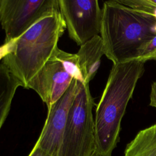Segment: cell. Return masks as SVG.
I'll list each match as a JSON object with an SVG mask.
<instances>
[{
	"instance_id": "obj_11",
	"label": "cell",
	"mask_w": 156,
	"mask_h": 156,
	"mask_svg": "<svg viewBox=\"0 0 156 156\" xmlns=\"http://www.w3.org/2000/svg\"><path fill=\"white\" fill-rule=\"evenodd\" d=\"M124 156H156V124L139 131L127 145Z\"/></svg>"
},
{
	"instance_id": "obj_8",
	"label": "cell",
	"mask_w": 156,
	"mask_h": 156,
	"mask_svg": "<svg viewBox=\"0 0 156 156\" xmlns=\"http://www.w3.org/2000/svg\"><path fill=\"white\" fill-rule=\"evenodd\" d=\"M77 88L73 79L65 94L48 108L45 123L35 146L52 156H57L68 113Z\"/></svg>"
},
{
	"instance_id": "obj_10",
	"label": "cell",
	"mask_w": 156,
	"mask_h": 156,
	"mask_svg": "<svg viewBox=\"0 0 156 156\" xmlns=\"http://www.w3.org/2000/svg\"><path fill=\"white\" fill-rule=\"evenodd\" d=\"M20 81L1 62L0 63V129L10 109L12 99Z\"/></svg>"
},
{
	"instance_id": "obj_7",
	"label": "cell",
	"mask_w": 156,
	"mask_h": 156,
	"mask_svg": "<svg viewBox=\"0 0 156 156\" xmlns=\"http://www.w3.org/2000/svg\"><path fill=\"white\" fill-rule=\"evenodd\" d=\"M69 37L81 46L99 35L102 9L97 0H58Z\"/></svg>"
},
{
	"instance_id": "obj_17",
	"label": "cell",
	"mask_w": 156,
	"mask_h": 156,
	"mask_svg": "<svg viewBox=\"0 0 156 156\" xmlns=\"http://www.w3.org/2000/svg\"><path fill=\"white\" fill-rule=\"evenodd\" d=\"M149 1L152 4L156 6V0H149Z\"/></svg>"
},
{
	"instance_id": "obj_14",
	"label": "cell",
	"mask_w": 156,
	"mask_h": 156,
	"mask_svg": "<svg viewBox=\"0 0 156 156\" xmlns=\"http://www.w3.org/2000/svg\"><path fill=\"white\" fill-rule=\"evenodd\" d=\"M149 105L156 108V81L154 82L151 85Z\"/></svg>"
},
{
	"instance_id": "obj_19",
	"label": "cell",
	"mask_w": 156,
	"mask_h": 156,
	"mask_svg": "<svg viewBox=\"0 0 156 156\" xmlns=\"http://www.w3.org/2000/svg\"><path fill=\"white\" fill-rule=\"evenodd\" d=\"M154 60H156V57L154 58Z\"/></svg>"
},
{
	"instance_id": "obj_9",
	"label": "cell",
	"mask_w": 156,
	"mask_h": 156,
	"mask_svg": "<svg viewBox=\"0 0 156 156\" xmlns=\"http://www.w3.org/2000/svg\"><path fill=\"white\" fill-rule=\"evenodd\" d=\"M104 54L103 44L100 35L94 37L80 46L76 55L84 82L89 83L94 78Z\"/></svg>"
},
{
	"instance_id": "obj_3",
	"label": "cell",
	"mask_w": 156,
	"mask_h": 156,
	"mask_svg": "<svg viewBox=\"0 0 156 156\" xmlns=\"http://www.w3.org/2000/svg\"><path fill=\"white\" fill-rule=\"evenodd\" d=\"M66 25L60 12L47 15L31 26L16 41L12 52L2 62L27 88L28 83L58 48Z\"/></svg>"
},
{
	"instance_id": "obj_12",
	"label": "cell",
	"mask_w": 156,
	"mask_h": 156,
	"mask_svg": "<svg viewBox=\"0 0 156 156\" xmlns=\"http://www.w3.org/2000/svg\"><path fill=\"white\" fill-rule=\"evenodd\" d=\"M156 57V35L145 44H144L138 51L136 56L134 60L143 62L154 60Z\"/></svg>"
},
{
	"instance_id": "obj_2",
	"label": "cell",
	"mask_w": 156,
	"mask_h": 156,
	"mask_svg": "<svg viewBox=\"0 0 156 156\" xmlns=\"http://www.w3.org/2000/svg\"><path fill=\"white\" fill-rule=\"evenodd\" d=\"M151 15L107 1L102 9L101 37L104 55L114 64L134 60L138 49L155 35Z\"/></svg>"
},
{
	"instance_id": "obj_1",
	"label": "cell",
	"mask_w": 156,
	"mask_h": 156,
	"mask_svg": "<svg viewBox=\"0 0 156 156\" xmlns=\"http://www.w3.org/2000/svg\"><path fill=\"white\" fill-rule=\"evenodd\" d=\"M144 63L132 60L113 65L96 109L95 151L112 156L119 141L127 105L144 73Z\"/></svg>"
},
{
	"instance_id": "obj_4",
	"label": "cell",
	"mask_w": 156,
	"mask_h": 156,
	"mask_svg": "<svg viewBox=\"0 0 156 156\" xmlns=\"http://www.w3.org/2000/svg\"><path fill=\"white\" fill-rule=\"evenodd\" d=\"M93 99L89 83L77 80L57 156H91L95 151Z\"/></svg>"
},
{
	"instance_id": "obj_15",
	"label": "cell",
	"mask_w": 156,
	"mask_h": 156,
	"mask_svg": "<svg viewBox=\"0 0 156 156\" xmlns=\"http://www.w3.org/2000/svg\"><path fill=\"white\" fill-rule=\"evenodd\" d=\"M28 156H52L47 152H44V151L41 150L39 147L34 146L33 149H32L31 152L29 154Z\"/></svg>"
},
{
	"instance_id": "obj_6",
	"label": "cell",
	"mask_w": 156,
	"mask_h": 156,
	"mask_svg": "<svg viewBox=\"0 0 156 156\" xmlns=\"http://www.w3.org/2000/svg\"><path fill=\"white\" fill-rule=\"evenodd\" d=\"M57 11L58 0H0L5 43L18 38L40 19Z\"/></svg>"
},
{
	"instance_id": "obj_13",
	"label": "cell",
	"mask_w": 156,
	"mask_h": 156,
	"mask_svg": "<svg viewBox=\"0 0 156 156\" xmlns=\"http://www.w3.org/2000/svg\"><path fill=\"white\" fill-rule=\"evenodd\" d=\"M16 39L4 43V44L0 46V60H2L7 55L13 51L15 47Z\"/></svg>"
},
{
	"instance_id": "obj_5",
	"label": "cell",
	"mask_w": 156,
	"mask_h": 156,
	"mask_svg": "<svg viewBox=\"0 0 156 156\" xmlns=\"http://www.w3.org/2000/svg\"><path fill=\"white\" fill-rule=\"evenodd\" d=\"M73 79L84 82L77 56L58 48L27 88L34 90L48 108L65 94Z\"/></svg>"
},
{
	"instance_id": "obj_16",
	"label": "cell",
	"mask_w": 156,
	"mask_h": 156,
	"mask_svg": "<svg viewBox=\"0 0 156 156\" xmlns=\"http://www.w3.org/2000/svg\"><path fill=\"white\" fill-rule=\"evenodd\" d=\"M91 156H105V155H102V154H100V153H99L96 151H94V152L93 153V154Z\"/></svg>"
},
{
	"instance_id": "obj_18",
	"label": "cell",
	"mask_w": 156,
	"mask_h": 156,
	"mask_svg": "<svg viewBox=\"0 0 156 156\" xmlns=\"http://www.w3.org/2000/svg\"><path fill=\"white\" fill-rule=\"evenodd\" d=\"M154 31H155V32L156 33V24H155V27H154Z\"/></svg>"
}]
</instances>
